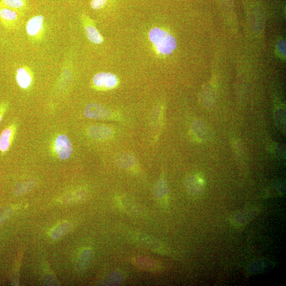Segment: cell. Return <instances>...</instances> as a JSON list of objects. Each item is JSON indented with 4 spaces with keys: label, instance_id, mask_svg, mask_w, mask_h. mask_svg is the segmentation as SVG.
<instances>
[{
    "label": "cell",
    "instance_id": "cell-18",
    "mask_svg": "<svg viewBox=\"0 0 286 286\" xmlns=\"http://www.w3.org/2000/svg\"><path fill=\"white\" fill-rule=\"evenodd\" d=\"M122 275L119 273L113 272L110 273L106 279L108 285H117L122 282Z\"/></svg>",
    "mask_w": 286,
    "mask_h": 286
},
{
    "label": "cell",
    "instance_id": "cell-22",
    "mask_svg": "<svg viewBox=\"0 0 286 286\" xmlns=\"http://www.w3.org/2000/svg\"><path fill=\"white\" fill-rule=\"evenodd\" d=\"M12 212L11 209H7L3 213L0 214V223H1L5 220L7 219L11 215Z\"/></svg>",
    "mask_w": 286,
    "mask_h": 286
},
{
    "label": "cell",
    "instance_id": "cell-11",
    "mask_svg": "<svg viewBox=\"0 0 286 286\" xmlns=\"http://www.w3.org/2000/svg\"><path fill=\"white\" fill-rule=\"evenodd\" d=\"M71 228V225L68 222H63L57 226L51 233V236L54 239H59L68 233Z\"/></svg>",
    "mask_w": 286,
    "mask_h": 286
},
{
    "label": "cell",
    "instance_id": "cell-12",
    "mask_svg": "<svg viewBox=\"0 0 286 286\" xmlns=\"http://www.w3.org/2000/svg\"><path fill=\"white\" fill-rule=\"evenodd\" d=\"M12 135V131L11 129H6L2 132L0 135V151L5 152L8 150Z\"/></svg>",
    "mask_w": 286,
    "mask_h": 286
},
{
    "label": "cell",
    "instance_id": "cell-3",
    "mask_svg": "<svg viewBox=\"0 0 286 286\" xmlns=\"http://www.w3.org/2000/svg\"><path fill=\"white\" fill-rule=\"evenodd\" d=\"M21 15L16 10L0 6V22L6 28H14L19 21Z\"/></svg>",
    "mask_w": 286,
    "mask_h": 286
},
{
    "label": "cell",
    "instance_id": "cell-23",
    "mask_svg": "<svg viewBox=\"0 0 286 286\" xmlns=\"http://www.w3.org/2000/svg\"><path fill=\"white\" fill-rule=\"evenodd\" d=\"M1 119H2L1 115H0V122H1Z\"/></svg>",
    "mask_w": 286,
    "mask_h": 286
},
{
    "label": "cell",
    "instance_id": "cell-10",
    "mask_svg": "<svg viewBox=\"0 0 286 286\" xmlns=\"http://www.w3.org/2000/svg\"><path fill=\"white\" fill-rule=\"evenodd\" d=\"M88 135L95 139H105L109 137L112 131L109 127L103 125L92 126L88 130Z\"/></svg>",
    "mask_w": 286,
    "mask_h": 286
},
{
    "label": "cell",
    "instance_id": "cell-17",
    "mask_svg": "<svg viewBox=\"0 0 286 286\" xmlns=\"http://www.w3.org/2000/svg\"><path fill=\"white\" fill-rule=\"evenodd\" d=\"M34 186L35 184L33 181L19 184L15 190V193L17 196L22 195L28 192Z\"/></svg>",
    "mask_w": 286,
    "mask_h": 286
},
{
    "label": "cell",
    "instance_id": "cell-9",
    "mask_svg": "<svg viewBox=\"0 0 286 286\" xmlns=\"http://www.w3.org/2000/svg\"><path fill=\"white\" fill-rule=\"evenodd\" d=\"M0 6L23 14L29 8V0H0Z\"/></svg>",
    "mask_w": 286,
    "mask_h": 286
},
{
    "label": "cell",
    "instance_id": "cell-6",
    "mask_svg": "<svg viewBox=\"0 0 286 286\" xmlns=\"http://www.w3.org/2000/svg\"><path fill=\"white\" fill-rule=\"evenodd\" d=\"M82 21L85 23V33L88 40L95 44H100L103 43V37L94 26L91 19L86 15H83Z\"/></svg>",
    "mask_w": 286,
    "mask_h": 286
},
{
    "label": "cell",
    "instance_id": "cell-16",
    "mask_svg": "<svg viewBox=\"0 0 286 286\" xmlns=\"http://www.w3.org/2000/svg\"><path fill=\"white\" fill-rule=\"evenodd\" d=\"M193 129L197 135L202 138L208 137V129L200 121H196L193 125Z\"/></svg>",
    "mask_w": 286,
    "mask_h": 286
},
{
    "label": "cell",
    "instance_id": "cell-7",
    "mask_svg": "<svg viewBox=\"0 0 286 286\" xmlns=\"http://www.w3.org/2000/svg\"><path fill=\"white\" fill-rule=\"evenodd\" d=\"M85 114L88 118L104 119L110 116V112L103 106L98 104H90L86 106Z\"/></svg>",
    "mask_w": 286,
    "mask_h": 286
},
{
    "label": "cell",
    "instance_id": "cell-19",
    "mask_svg": "<svg viewBox=\"0 0 286 286\" xmlns=\"http://www.w3.org/2000/svg\"><path fill=\"white\" fill-rule=\"evenodd\" d=\"M187 188L191 192H194L195 190H199L200 189V183L196 178L190 177L186 182Z\"/></svg>",
    "mask_w": 286,
    "mask_h": 286
},
{
    "label": "cell",
    "instance_id": "cell-13",
    "mask_svg": "<svg viewBox=\"0 0 286 286\" xmlns=\"http://www.w3.org/2000/svg\"><path fill=\"white\" fill-rule=\"evenodd\" d=\"M92 256V251L87 249L83 251L78 259L77 266L79 269L84 270L90 264Z\"/></svg>",
    "mask_w": 286,
    "mask_h": 286
},
{
    "label": "cell",
    "instance_id": "cell-2",
    "mask_svg": "<svg viewBox=\"0 0 286 286\" xmlns=\"http://www.w3.org/2000/svg\"><path fill=\"white\" fill-rule=\"evenodd\" d=\"M44 17L42 15L32 17L26 24L27 34L33 39H40L44 30Z\"/></svg>",
    "mask_w": 286,
    "mask_h": 286
},
{
    "label": "cell",
    "instance_id": "cell-8",
    "mask_svg": "<svg viewBox=\"0 0 286 286\" xmlns=\"http://www.w3.org/2000/svg\"><path fill=\"white\" fill-rule=\"evenodd\" d=\"M16 80L21 88L24 89L28 88L33 81L30 70L25 66L19 68L16 73Z\"/></svg>",
    "mask_w": 286,
    "mask_h": 286
},
{
    "label": "cell",
    "instance_id": "cell-5",
    "mask_svg": "<svg viewBox=\"0 0 286 286\" xmlns=\"http://www.w3.org/2000/svg\"><path fill=\"white\" fill-rule=\"evenodd\" d=\"M55 149L62 160H66L72 154V148L71 142L68 137L65 135H61L56 138Z\"/></svg>",
    "mask_w": 286,
    "mask_h": 286
},
{
    "label": "cell",
    "instance_id": "cell-15",
    "mask_svg": "<svg viewBox=\"0 0 286 286\" xmlns=\"http://www.w3.org/2000/svg\"><path fill=\"white\" fill-rule=\"evenodd\" d=\"M168 192V188L166 182L163 179L159 180L154 189V193L156 198H163Z\"/></svg>",
    "mask_w": 286,
    "mask_h": 286
},
{
    "label": "cell",
    "instance_id": "cell-21",
    "mask_svg": "<svg viewBox=\"0 0 286 286\" xmlns=\"http://www.w3.org/2000/svg\"><path fill=\"white\" fill-rule=\"evenodd\" d=\"M277 123L284 130L285 126V113L284 110H280L276 113Z\"/></svg>",
    "mask_w": 286,
    "mask_h": 286
},
{
    "label": "cell",
    "instance_id": "cell-4",
    "mask_svg": "<svg viewBox=\"0 0 286 286\" xmlns=\"http://www.w3.org/2000/svg\"><path fill=\"white\" fill-rule=\"evenodd\" d=\"M94 85L99 88H111L117 85V76L109 72H101L95 74L93 79Z\"/></svg>",
    "mask_w": 286,
    "mask_h": 286
},
{
    "label": "cell",
    "instance_id": "cell-20",
    "mask_svg": "<svg viewBox=\"0 0 286 286\" xmlns=\"http://www.w3.org/2000/svg\"><path fill=\"white\" fill-rule=\"evenodd\" d=\"M110 0H92L90 2L91 8L94 10L103 9Z\"/></svg>",
    "mask_w": 286,
    "mask_h": 286
},
{
    "label": "cell",
    "instance_id": "cell-14",
    "mask_svg": "<svg viewBox=\"0 0 286 286\" xmlns=\"http://www.w3.org/2000/svg\"><path fill=\"white\" fill-rule=\"evenodd\" d=\"M117 165L123 169L130 168L135 163V158L131 154H124L119 156L116 160Z\"/></svg>",
    "mask_w": 286,
    "mask_h": 286
},
{
    "label": "cell",
    "instance_id": "cell-1",
    "mask_svg": "<svg viewBox=\"0 0 286 286\" xmlns=\"http://www.w3.org/2000/svg\"><path fill=\"white\" fill-rule=\"evenodd\" d=\"M149 38L154 44L157 52L160 55H169L176 47L175 37L161 28L155 27L151 29L149 32Z\"/></svg>",
    "mask_w": 286,
    "mask_h": 286
}]
</instances>
